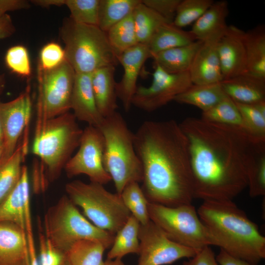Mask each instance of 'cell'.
Here are the masks:
<instances>
[{"label":"cell","instance_id":"1","mask_svg":"<svg viewBox=\"0 0 265 265\" xmlns=\"http://www.w3.org/2000/svg\"><path fill=\"white\" fill-rule=\"evenodd\" d=\"M180 126L187 141L194 198L233 200L247 187L250 170L265 151V139L201 118H187Z\"/></svg>","mask_w":265,"mask_h":265},{"label":"cell","instance_id":"2","mask_svg":"<svg viewBox=\"0 0 265 265\" xmlns=\"http://www.w3.org/2000/svg\"><path fill=\"white\" fill-rule=\"evenodd\" d=\"M134 144L143 169L141 187L149 202L171 207L191 204L189 153L180 124L145 121L134 133Z\"/></svg>","mask_w":265,"mask_h":265},{"label":"cell","instance_id":"3","mask_svg":"<svg viewBox=\"0 0 265 265\" xmlns=\"http://www.w3.org/2000/svg\"><path fill=\"white\" fill-rule=\"evenodd\" d=\"M210 245L257 265L265 258V238L233 200L203 201L197 210Z\"/></svg>","mask_w":265,"mask_h":265},{"label":"cell","instance_id":"4","mask_svg":"<svg viewBox=\"0 0 265 265\" xmlns=\"http://www.w3.org/2000/svg\"><path fill=\"white\" fill-rule=\"evenodd\" d=\"M73 113L68 112L36 121L32 153L40 159L50 181L57 179L79 147L83 130Z\"/></svg>","mask_w":265,"mask_h":265},{"label":"cell","instance_id":"5","mask_svg":"<svg viewBox=\"0 0 265 265\" xmlns=\"http://www.w3.org/2000/svg\"><path fill=\"white\" fill-rule=\"evenodd\" d=\"M104 140L103 162L114 182L116 193L125 186L143 180V169L134 144V133L117 111L105 117L99 128Z\"/></svg>","mask_w":265,"mask_h":265},{"label":"cell","instance_id":"6","mask_svg":"<svg viewBox=\"0 0 265 265\" xmlns=\"http://www.w3.org/2000/svg\"><path fill=\"white\" fill-rule=\"evenodd\" d=\"M66 60L76 73L91 74L108 66H116L118 58L106 33L98 26L78 23L65 18L60 30Z\"/></svg>","mask_w":265,"mask_h":265},{"label":"cell","instance_id":"7","mask_svg":"<svg viewBox=\"0 0 265 265\" xmlns=\"http://www.w3.org/2000/svg\"><path fill=\"white\" fill-rule=\"evenodd\" d=\"M45 236L55 248L67 252L76 242L99 241L110 247L115 236L88 220L67 195L62 196L48 209L44 216Z\"/></svg>","mask_w":265,"mask_h":265},{"label":"cell","instance_id":"8","mask_svg":"<svg viewBox=\"0 0 265 265\" xmlns=\"http://www.w3.org/2000/svg\"><path fill=\"white\" fill-rule=\"evenodd\" d=\"M67 196L94 225L115 236L132 215L121 195L107 190L103 185L80 180L68 183Z\"/></svg>","mask_w":265,"mask_h":265},{"label":"cell","instance_id":"9","mask_svg":"<svg viewBox=\"0 0 265 265\" xmlns=\"http://www.w3.org/2000/svg\"><path fill=\"white\" fill-rule=\"evenodd\" d=\"M150 220L171 240L199 251L210 243L207 230L191 204L167 207L148 203Z\"/></svg>","mask_w":265,"mask_h":265},{"label":"cell","instance_id":"10","mask_svg":"<svg viewBox=\"0 0 265 265\" xmlns=\"http://www.w3.org/2000/svg\"><path fill=\"white\" fill-rule=\"evenodd\" d=\"M75 74L66 60L52 70L38 68L36 121L46 120L69 112Z\"/></svg>","mask_w":265,"mask_h":265},{"label":"cell","instance_id":"11","mask_svg":"<svg viewBox=\"0 0 265 265\" xmlns=\"http://www.w3.org/2000/svg\"><path fill=\"white\" fill-rule=\"evenodd\" d=\"M104 140L100 130L88 125L83 130L77 152L64 167L67 176L72 178L84 174L91 182L107 184L111 178L104 167Z\"/></svg>","mask_w":265,"mask_h":265},{"label":"cell","instance_id":"12","mask_svg":"<svg viewBox=\"0 0 265 265\" xmlns=\"http://www.w3.org/2000/svg\"><path fill=\"white\" fill-rule=\"evenodd\" d=\"M139 258L136 265H166L191 258L198 251L171 240L153 222L140 224Z\"/></svg>","mask_w":265,"mask_h":265},{"label":"cell","instance_id":"13","mask_svg":"<svg viewBox=\"0 0 265 265\" xmlns=\"http://www.w3.org/2000/svg\"><path fill=\"white\" fill-rule=\"evenodd\" d=\"M192 84L189 72L171 74L155 65L151 84L148 87H137L132 105L144 111H153L174 101Z\"/></svg>","mask_w":265,"mask_h":265},{"label":"cell","instance_id":"14","mask_svg":"<svg viewBox=\"0 0 265 265\" xmlns=\"http://www.w3.org/2000/svg\"><path fill=\"white\" fill-rule=\"evenodd\" d=\"M32 110L31 86L9 102H0V120L3 133L0 165L14 153L26 129L29 128Z\"/></svg>","mask_w":265,"mask_h":265},{"label":"cell","instance_id":"15","mask_svg":"<svg viewBox=\"0 0 265 265\" xmlns=\"http://www.w3.org/2000/svg\"><path fill=\"white\" fill-rule=\"evenodd\" d=\"M244 34L245 31L236 26H228L217 42L223 80L247 72Z\"/></svg>","mask_w":265,"mask_h":265},{"label":"cell","instance_id":"16","mask_svg":"<svg viewBox=\"0 0 265 265\" xmlns=\"http://www.w3.org/2000/svg\"><path fill=\"white\" fill-rule=\"evenodd\" d=\"M149 58H152V55L147 45L139 43L118 57L124 73L121 80L116 83V94L126 111H129L132 106L138 76L143 64Z\"/></svg>","mask_w":265,"mask_h":265},{"label":"cell","instance_id":"17","mask_svg":"<svg viewBox=\"0 0 265 265\" xmlns=\"http://www.w3.org/2000/svg\"><path fill=\"white\" fill-rule=\"evenodd\" d=\"M221 36L203 41L189 71L192 84H212L223 80L217 51V42Z\"/></svg>","mask_w":265,"mask_h":265},{"label":"cell","instance_id":"18","mask_svg":"<svg viewBox=\"0 0 265 265\" xmlns=\"http://www.w3.org/2000/svg\"><path fill=\"white\" fill-rule=\"evenodd\" d=\"M71 109L78 120L99 128L104 117L96 106L91 74L76 73L71 97Z\"/></svg>","mask_w":265,"mask_h":265},{"label":"cell","instance_id":"19","mask_svg":"<svg viewBox=\"0 0 265 265\" xmlns=\"http://www.w3.org/2000/svg\"><path fill=\"white\" fill-rule=\"evenodd\" d=\"M0 265H30L25 230L10 222H0Z\"/></svg>","mask_w":265,"mask_h":265},{"label":"cell","instance_id":"20","mask_svg":"<svg viewBox=\"0 0 265 265\" xmlns=\"http://www.w3.org/2000/svg\"><path fill=\"white\" fill-rule=\"evenodd\" d=\"M30 202L27 167L23 165L20 179L11 192L0 203V222L14 223L25 230L26 204Z\"/></svg>","mask_w":265,"mask_h":265},{"label":"cell","instance_id":"21","mask_svg":"<svg viewBox=\"0 0 265 265\" xmlns=\"http://www.w3.org/2000/svg\"><path fill=\"white\" fill-rule=\"evenodd\" d=\"M220 83L226 96L236 103L253 105L265 101V79L246 72Z\"/></svg>","mask_w":265,"mask_h":265},{"label":"cell","instance_id":"22","mask_svg":"<svg viewBox=\"0 0 265 265\" xmlns=\"http://www.w3.org/2000/svg\"><path fill=\"white\" fill-rule=\"evenodd\" d=\"M115 70V66H108L99 68L91 74L96 106L104 118L116 111L118 108Z\"/></svg>","mask_w":265,"mask_h":265},{"label":"cell","instance_id":"23","mask_svg":"<svg viewBox=\"0 0 265 265\" xmlns=\"http://www.w3.org/2000/svg\"><path fill=\"white\" fill-rule=\"evenodd\" d=\"M228 14L226 1L214 2L192 25L189 31L196 40L202 41L221 36L228 26L226 21Z\"/></svg>","mask_w":265,"mask_h":265},{"label":"cell","instance_id":"24","mask_svg":"<svg viewBox=\"0 0 265 265\" xmlns=\"http://www.w3.org/2000/svg\"><path fill=\"white\" fill-rule=\"evenodd\" d=\"M29 129L24 132L12 155L0 165V203L18 183L22 173V163L28 149Z\"/></svg>","mask_w":265,"mask_h":265},{"label":"cell","instance_id":"25","mask_svg":"<svg viewBox=\"0 0 265 265\" xmlns=\"http://www.w3.org/2000/svg\"><path fill=\"white\" fill-rule=\"evenodd\" d=\"M203 41L196 40L184 46L170 49L154 54L155 65L167 73L177 74L189 72L194 57Z\"/></svg>","mask_w":265,"mask_h":265},{"label":"cell","instance_id":"26","mask_svg":"<svg viewBox=\"0 0 265 265\" xmlns=\"http://www.w3.org/2000/svg\"><path fill=\"white\" fill-rule=\"evenodd\" d=\"M226 96L220 82L192 84L176 97L174 101L179 104L193 106L203 112L213 107Z\"/></svg>","mask_w":265,"mask_h":265},{"label":"cell","instance_id":"27","mask_svg":"<svg viewBox=\"0 0 265 265\" xmlns=\"http://www.w3.org/2000/svg\"><path fill=\"white\" fill-rule=\"evenodd\" d=\"M247 72L265 79V30L258 26L245 32Z\"/></svg>","mask_w":265,"mask_h":265},{"label":"cell","instance_id":"28","mask_svg":"<svg viewBox=\"0 0 265 265\" xmlns=\"http://www.w3.org/2000/svg\"><path fill=\"white\" fill-rule=\"evenodd\" d=\"M196 39L189 31L166 23L155 32L147 45L152 56L160 52L189 45Z\"/></svg>","mask_w":265,"mask_h":265},{"label":"cell","instance_id":"29","mask_svg":"<svg viewBox=\"0 0 265 265\" xmlns=\"http://www.w3.org/2000/svg\"><path fill=\"white\" fill-rule=\"evenodd\" d=\"M139 221L132 215L125 225L116 234L107 258L113 260L122 258L127 254L138 255L140 245L138 238L140 227Z\"/></svg>","mask_w":265,"mask_h":265},{"label":"cell","instance_id":"30","mask_svg":"<svg viewBox=\"0 0 265 265\" xmlns=\"http://www.w3.org/2000/svg\"><path fill=\"white\" fill-rule=\"evenodd\" d=\"M141 0H100L98 26L106 32L131 14Z\"/></svg>","mask_w":265,"mask_h":265},{"label":"cell","instance_id":"31","mask_svg":"<svg viewBox=\"0 0 265 265\" xmlns=\"http://www.w3.org/2000/svg\"><path fill=\"white\" fill-rule=\"evenodd\" d=\"M132 15L139 44L147 45L157 29L162 24L169 23L142 1L135 8Z\"/></svg>","mask_w":265,"mask_h":265},{"label":"cell","instance_id":"32","mask_svg":"<svg viewBox=\"0 0 265 265\" xmlns=\"http://www.w3.org/2000/svg\"><path fill=\"white\" fill-rule=\"evenodd\" d=\"M106 249L99 241L83 239L75 243L67 253L71 265H105Z\"/></svg>","mask_w":265,"mask_h":265},{"label":"cell","instance_id":"33","mask_svg":"<svg viewBox=\"0 0 265 265\" xmlns=\"http://www.w3.org/2000/svg\"><path fill=\"white\" fill-rule=\"evenodd\" d=\"M106 33L117 58L123 52L138 44L132 13L112 26Z\"/></svg>","mask_w":265,"mask_h":265},{"label":"cell","instance_id":"34","mask_svg":"<svg viewBox=\"0 0 265 265\" xmlns=\"http://www.w3.org/2000/svg\"><path fill=\"white\" fill-rule=\"evenodd\" d=\"M201 118L210 122L245 130L243 120L235 102L228 96L212 108L202 112Z\"/></svg>","mask_w":265,"mask_h":265},{"label":"cell","instance_id":"35","mask_svg":"<svg viewBox=\"0 0 265 265\" xmlns=\"http://www.w3.org/2000/svg\"><path fill=\"white\" fill-rule=\"evenodd\" d=\"M213 2V0H181L173 24L181 28L193 25Z\"/></svg>","mask_w":265,"mask_h":265},{"label":"cell","instance_id":"36","mask_svg":"<svg viewBox=\"0 0 265 265\" xmlns=\"http://www.w3.org/2000/svg\"><path fill=\"white\" fill-rule=\"evenodd\" d=\"M100 0H65L70 12V18L75 22L98 26Z\"/></svg>","mask_w":265,"mask_h":265},{"label":"cell","instance_id":"37","mask_svg":"<svg viewBox=\"0 0 265 265\" xmlns=\"http://www.w3.org/2000/svg\"><path fill=\"white\" fill-rule=\"evenodd\" d=\"M243 121L244 129L251 134L265 139V115L253 105L235 103Z\"/></svg>","mask_w":265,"mask_h":265},{"label":"cell","instance_id":"38","mask_svg":"<svg viewBox=\"0 0 265 265\" xmlns=\"http://www.w3.org/2000/svg\"><path fill=\"white\" fill-rule=\"evenodd\" d=\"M5 61L7 66L13 73L23 77L30 76V59L25 47L16 45L10 48L6 53Z\"/></svg>","mask_w":265,"mask_h":265},{"label":"cell","instance_id":"39","mask_svg":"<svg viewBox=\"0 0 265 265\" xmlns=\"http://www.w3.org/2000/svg\"><path fill=\"white\" fill-rule=\"evenodd\" d=\"M247 187L251 197L265 195V151L258 155L250 170Z\"/></svg>","mask_w":265,"mask_h":265},{"label":"cell","instance_id":"40","mask_svg":"<svg viewBox=\"0 0 265 265\" xmlns=\"http://www.w3.org/2000/svg\"><path fill=\"white\" fill-rule=\"evenodd\" d=\"M66 60L64 50L58 44L50 42L41 50L38 68L44 71L53 70Z\"/></svg>","mask_w":265,"mask_h":265},{"label":"cell","instance_id":"41","mask_svg":"<svg viewBox=\"0 0 265 265\" xmlns=\"http://www.w3.org/2000/svg\"><path fill=\"white\" fill-rule=\"evenodd\" d=\"M181 0H141L142 2L172 23Z\"/></svg>","mask_w":265,"mask_h":265},{"label":"cell","instance_id":"42","mask_svg":"<svg viewBox=\"0 0 265 265\" xmlns=\"http://www.w3.org/2000/svg\"><path fill=\"white\" fill-rule=\"evenodd\" d=\"M120 195L123 203L130 212L139 204L148 201L137 182H132L127 185Z\"/></svg>","mask_w":265,"mask_h":265},{"label":"cell","instance_id":"43","mask_svg":"<svg viewBox=\"0 0 265 265\" xmlns=\"http://www.w3.org/2000/svg\"><path fill=\"white\" fill-rule=\"evenodd\" d=\"M183 265H218L214 254L209 246L199 250L193 257L184 262Z\"/></svg>","mask_w":265,"mask_h":265},{"label":"cell","instance_id":"44","mask_svg":"<svg viewBox=\"0 0 265 265\" xmlns=\"http://www.w3.org/2000/svg\"><path fill=\"white\" fill-rule=\"evenodd\" d=\"M46 240L49 265H71L67 252L54 248L47 238Z\"/></svg>","mask_w":265,"mask_h":265},{"label":"cell","instance_id":"45","mask_svg":"<svg viewBox=\"0 0 265 265\" xmlns=\"http://www.w3.org/2000/svg\"><path fill=\"white\" fill-rule=\"evenodd\" d=\"M29 2L24 0H0V18L8 11L28 8Z\"/></svg>","mask_w":265,"mask_h":265},{"label":"cell","instance_id":"46","mask_svg":"<svg viewBox=\"0 0 265 265\" xmlns=\"http://www.w3.org/2000/svg\"><path fill=\"white\" fill-rule=\"evenodd\" d=\"M15 31V27L11 17L6 14L0 18V39L11 36Z\"/></svg>","mask_w":265,"mask_h":265},{"label":"cell","instance_id":"47","mask_svg":"<svg viewBox=\"0 0 265 265\" xmlns=\"http://www.w3.org/2000/svg\"><path fill=\"white\" fill-rule=\"evenodd\" d=\"M215 258L217 263L220 265H252L244 260L229 254L221 249Z\"/></svg>","mask_w":265,"mask_h":265},{"label":"cell","instance_id":"48","mask_svg":"<svg viewBox=\"0 0 265 265\" xmlns=\"http://www.w3.org/2000/svg\"><path fill=\"white\" fill-rule=\"evenodd\" d=\"M38 230L39 254L38 261L39 265H49L47 255V240L45 234L43 233L41 225H39Z\"/></svg>","mask_w":265,"mask_h":265},{"label":"cell","instance_id":"49","mask_svg":"<svg viewBox=\"0 0 265 265\" xmlns=\"http://www.w3.org/2000/svg\"><path fill=\"white\" fill-rule=\"evenodd\" d=\"M31 1L35 5L43 7H49L53 5L60 6L65 3V0H34Z\"/></svg>","mask_w":265,"mask_h":265},{"label":"cell","instance_id":"50","mask_svg":"<svg viewBox=\"0 0 265 265\" xmlns=\"http://www.w3.org/2000/svg\"><path fill=\"white\" fill-rule=\"evenodd\" d=\"M105 265H126L122 261V259L116 258L113 260L106 259L105 261Z\"/></svg>","mask_w":265,"mask_h":265},{"label":"cell","instance_id":"51","mask_svg":"<svg viewBox=\"0 0 265 265\" xmlns=\"http://www.w3.org/2000/svg\"><path fill=\"white\" fill-rule=\"evenodd\" d=\"M5 85V79L4 75L0 74V95L2 92Z\"/></svg>","mask_w":265,"mask_h":265},{"label":"cell","instance_id":"52","mask_svg":"<svg viewBox=\"0 0 265 265\" xmlns=\"http://www.w3.org/2000/svg\"><path fill=\"white\" fill-rule=\"evenodd\" d=\"M3 133L2 125H1V123L0 120V146L2 147V148H3Z\"/></svg>","mask_w":265,"mask_h":265},{"label":"cell","instance_id":"53","mask_svg":"<svg viewBox=\"0 0 265 265\" xmlns=\"http://www.w3.org/2000/svg\"><path fill=\"white\" fill-rule=\"evenodd\" d=\"M2 149H3L2 147L0 146V159L1 156L2 155Z\"/></svg>","mask_w":265,"mask_h":265}]
</instances>
